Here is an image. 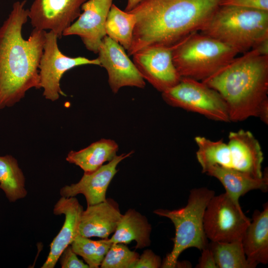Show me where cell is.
Listing matches in <instances>:
<instances>
[{
	"label": "cell",
	"mask_w": 268,
	"mask_h": 268,
	"mask_svg": "<svg viewBox=\"0 0 268 268\" xmlns=\"http://www.w3.org/2000/svg\"><path fill=\"white\" fill-rule=\"evenodd\" d=\"M122 216L118 204L110 198L87 205L81 214L78 234L89 238L108 239L115 232Z\"/></svg>",
	"instance_id": "17"
},
{
	"label": "cell",
	"mask_w": 268,
	"mask_h": 268,
	"mask_svg": "<svg viewBox=\"0 0 268 268\" xmlns=\"http://www.w3.org/2000/svg\"><path fill=\"white\" fill-rule=\"evenodd\" d=\"M251 220L226 193L215 195L204 213V231L211 242L242 240Z\"/></svg>",
	"instance_id": "8"
},
{
	"label": "cell",
	"mask_w": 268,
	"mask_h": 268,
	"mask_svg": "<svg viewBox=\"0 0 268 268\" xmlns=\"http://www.w3.org/2000/svg\"><path fill=\"white\" fill-rule=\"evenodd\" d=\"M203 173L216 178L222 184L226 193L238 205L240 198L247 193L260 190L267 192L268 190V170L265 169L263 177L254 178L242 172L218 165L207 168Z\"/></svg>",
	"instance_id": "19"
},
{
	"label": "cell",
	"mask_w": 268,
	"mask_h": 268,
	"mask_svg": "<svg viewBox=\"0 0 268 268\" xmlns=\"http://www.w3.org/2000/svg\"><path fill=\"white\" fill-rule=\"evenodd\" d=\"M217 268H253L248 263L241 240L208 244Z\"/></svg>",
	"instance_id": "25"
},
{
	"label": "cell",
	"mask_w": 268,
	"mask_h": 268,
	"mask_svg": "<svg viewBox=\"0 0 268 268\" xmlns=\"http://www.w3.org/2000/svg\"><path fill=\"white\" fill-rule=\"evenodd\" d=\"M232 169L254 178L263 177L264 155L258 139L249 131L230 132L228 135Z\"/></svg>",
	"instance_id": "15"
},
{
	"label": "cell",
	"mask_w": 268,
	"mask_h": 268,
	"mask_svg": "<svg viewBox=\"0 0 268 268\" xmlns=\"http://www.w3.org/2000/svg\"><path fill=\"white\" fill-rule=\"evenodd\" d=\"M195 140L198 147L196 157L202 173L214 165L232 169L229 148L223 139L213 141L204 136H197Z\"/></svg>",
	"instance_id": "24"
},
{
	"label": "cell",
	"mask_w": 268,
	"mask_h": 268,
	"mask_svg": "<svg viewBox=\"0 0 268 268\" xmlns=\"http://www.w3.org/2000/svg\"><path fill=\"white\" fill-rule=\"evenodd\" d=\"M223 0H142L129 11L135 17L129 56L150 47L175 45L200 31Z\"/></svg>",
	"instance_id": "2"
},
{
	"label": "cell",
	"mask_w": 268,
	"mask_h": 268,
	"mask_svg": "<svg viewBox=\"0 0 268 268\" xmlns=\"http://www.w3.org/2000/svg\"><path fill=\"white\" fill-rule=\"evenodd\" d=\"M108 239L95 241L78 234L70 245L74 252L83 258L89 268H97L112 244Z\"/></svg>",
	"instance_id": "26"
},
{
	"label": "cell",
	"mask_w": 268,
	"mask_h": 268,
	"mask_svg": "<svg viewBox=\"0 0 268 268\" xmlns=\"http://www.w3.org/2000/svg\"><path fill=\"white\" fill-rule=\"evenodd\" d=\"M59 260L62 268H89L87 264L78 258L71 245L64 250Z\"/></svg>",
	"instance_id": "28"
},
{
	"label": "cell",
	"mask_w": 268,
	"mask_h": 268,
	"mask_svg": "<svg viewBox=\"0 0 268 268\" xmlns=\"http://www.w3.org/2000/svg\"><path fill=\"white\" fill-rule=\"evenodd\" d=\"M201 251V255L196 267L197 268H217L214 256L208 246Z\"/></svg>",
	"instance_id": "31"
},
{
	"label": "cell",
	"mask_w": 268,
	"mask_h": 268,
	"mask_svg": "<svg viewBox=\"0 0 268 268\" xmlns=\"http://www.w3.org/2000/svg\"><path fill=\"white\" fill-rule=\"evenodd\" d=\"M26 3L15 2L0 26V110L14 106L30 89L41 88L38 67L45 31L34 29L24 39L22 27L28 18Z\"/></svg>",
	"instance_id": "1"
},
{
	"label": "cell",
	"mask_w": 268,
	"mask_h": 268,
	"mask_svg": "<svg viewBox=\"0 0 268 268\" xmlns=\"http://www.w3.org/2000/svg\"><path fill=\"white\" fill-rule=\"evenodd\" d=\"M214 195V191L206 187L194 189L190 191L187 204L184 207L154 211L156 214L170 219L175 228L173 248L164 258L161 268H176L180 254L188 248L193 247L201 251L208 246L203 219L207 205Z\"/></svg>",
	"instance_id": "6"
},
{
	"label": "cell",
	"mask_w": 268,
	"mask_h": 268,
	"mask_svg": "<svg viewBox=\"0 0 268 268\" xmlns=\"http://www.w3.org/2000/svg\"><path fill=\"white\" fill-rule=\"evenodd\" d=\"M221 5L268 11V0H223Z\"/></svg>",
	"instance_id": "30"
},
{
	"label": "cell",
	"mask_w": 268,
	"mask_h": 268,
	"mask_svg": "<svg viewBox=\"0 0 268 268\" xmlns=\"http://www.w3.org/2000/svg\"><path fill=\"white\" fill-rule=\"evenodd\" d=\"M238 53L214 38L195 32L175 45L172 58L181 77L202 81L225 66Z\"/></svg>",
	"instance_id": "5"
},
{
	"label": "cell",
	"mask_w": 268,
	"mask_h": 268,
	"mask_svg": "<svg viewBox=\"0 0 268 268\" xmlns=\"http://www.w3.org/2000/svg\"><path fill=\"white\" fill-rule=\"evenodd\" d=\"M112 2L113 0H87L81 6L82 13L63 36H79L88 50L97 54L106 36L105 24Z\"/></svg>",
	"instance_id": "13"
},
{
	"label": "cell",
	"mask_w": 268,
	"mask_h": 268,
	"mask_svg": "<svg viewBox=\"0 0 268 268\" xmlns=\"http://www.w3.org/2000/svg\"><path fill=\"white\" fill-rule=\"evenodd\" d=\"M138 253L131 251L123 243H112L101 265L102 268H132L139 258Z\"/></svg>",
	"instance_id": "27"
},
{
	"label": "cell",
	"mask_w": 268,
	"mask_h": 268,
	"mask_svg": "<svg viewBox=\"0 0 268 268\" xmlns=\"http://www.w3.org/2000/svg\"><path fill=\"white\" fill-rule=\"evenodd\" d=\"M58 36L52 31L45 32V41L38 69L40 87L43 95L51 101L57 100L61 95L65 96L60 87L64 74L76 67L93 65L100 66L97 58L70 57L64 55L58 45Z\"/></svg>",
	"instance_id": "9"
},
{
	"label": "cell",
	"mask_w": 268,
	"mask_h": 268,
	"mask_svg": "<svg viewBox=\"0 0 268 268\" xmlns=\"http://www.w3.org/2000/svg\"><path fill=\"white\" fill-rule=\"evenodd\" d=\"M162 97L171 106L198 113L214 121L230 122L224 99L216 90L201 81L181 77L178 84L162 92Z\"/></svg>",
	"instance_id": "7"
},
{
	"label": "cell",
	"mask_w": 268,
	"mask_h": 268,
	"mask_svg": "<svg viewBox=\"0 0 268 268\" xmlns=\"http://www.w3.org/2000/svg\"><path fill=\"white\" fill-rule=\"evenodd\" d=\"M118 149L114 140L102 138L78 151H70L66 160L79 167L84 173H90L113 159Z\"/></svg>",
	"instance_id": "21"
},
{
	"label": "cell",
	"mask_w": 268,
	"mask_h": 268,
	"mask_svg": "<svg viewBox=\"0 0 268 268\" xmlns=\"http://www.w3.org/2000/svg\"><path fill=\"white\" fill-rule=\"evenodd\" d=\"M135 23L136 19L133 13L112 4L105 24L106 35L128 51L132 44Z\"/></svg>",
	"instance_id": "23"
},
{
	"label": "cell",
	"mask_w": 268,
	"mask_h": 268,
	"mask_svg": "<svg viewBox=\"0 0 268 268\" xmlns=\"http://www.w3.org/2000/svg\"><path fill=\"white\" fill-rule=\"evenodd\" d=\"M200 31L246 52L268 38V11L221 5Z\"/></svg>",
	"instance_id": "4"
},
{
	"label": "cell",
	"mask_w": 268,
	"mask_h": 268,
	"mask_svg": "<svg viewBox=\"0 0 268 268\" xmlns=\"http://www.w3.org/2000/svg\"><path fill=\"white\" fill-rule=\"evenodd\" d=\"M161 264L159 256L151 250H146L139 256L132 268H158Z\"/></svg>",
	"instance_id": "29"
},
{
	"label": "cell",
	"mask_w": 268,
	"mask_h": 268,
	"mask_svg": "<svg viewBox=\"0 0 268 268\" xmlns=\"http://www.w3.org/2000/svg\"><path fill=\"white\" fill-rule=\"evenodd\" d=\"M133 153V151H131L116 155L108 163L102 165L95 171L84 173L77 183L62 188L60 195L62 197L68 198L82 194L86 199L87 205L105 201L108 187L118 171L117 165Z\"/></svg>",
	"instance_id": "14"
},
{
	"label": "cell",
	"mask_w": 268,
	"mask_h": 268,
	"mask_svg": "<svg viewBox=\"0 0 268 268\" xmlns=\"http://www.w3.org/2000/svg\"><path fill=\"white\" fill-rule=\"evenodd\" d=\"M257 117L265 124H268V99L264 100L261 105L258 113Z\"/></svg>",
	"instance_id": "32"
},
{
	"label": "cell",
	"mask_w": 268,
	"mask_h": 268,
	"mask_svg": "<svg viewBox=\"0 0 268 268\" xmlns=\"http://www.w3.org/2000/svg\"><path fill=\"white\" fill-rule=\"evenodd\" d=\"M248 263L255 268L258 264L268 262V204L261 211L255 210L252 219L242 239Z\"/></svg>",
	"instance_id": "18"
},
{
	"label": "cell",
	"mask_w": 268,
	"mask_h": 268,
	"mask_svg": "<svg viewBox=\"0 0 268 268\" xmlns=\"http://www.w3.org/2000/svg\"><path fill=\"white\" fill-rule=\"evenodd\" d=\"M142 0H128L125 11L129 12L134 8Z\"/></svg>",
	"instance_id": "34"
},
{
	"label": "cell",
	"mask_w": 268,
	"mask_h": 268,
	"mask_svg": "<svg viewBox=\"0 0 268 268\" xmlns=\"http://www.w3.org/2000/svg\"><path fill=\"white\" fill-rule=\"evenodd\" d=\"M0 189L10 202L23 199L27 194L23 173L11 155H0Z\"/></svg>",
	"instance_id": "22"
},
{
	"label": "cell",
	"mask_w": 268,
	"mask_h": 268,
	"mask_svg": "<svg viewBox=\"0 0 268 268\" xmlns=\"http://www.w3.org/2000/svg\"><path fill=\"white\" fill-rule=\"evenodd\" d=\"M82 206L74 197H62L55 204L53 213L55 215L64 214L63 227L50 245V250L42 268H54L64 250L74 240L78 234V228Z\"/></svg>",
	"instance_id": "16"
},
{
	"label": "cell",
	"mask_w": 268,
	"mask_h": 268,
	"mask_svg": "<svg viewBox=\"0 0 268 268\" xmlns=\"http://www.w3.org/2000/svg\"><path fill=\"white\" fill-rule=\"evenodd\" d=\"M174 46L147 47L133 55V62L144 80L161 93L176 85L181 78L173 61Z\"/></svg>",
	"instance_id": "10"
},
{
	"label": "cell",
	"mask_w": 268,
	"mask_h": 268,
	"mask_svg": "<svg viewBox=\"0 0 268 268\" xmlns=\"http://www.w3.org/2000/svg\"><path fill=\"white\" fill-rule=\"evenodd\" d=\"M253 49L257 50L262 55L268 56V38L260 42Z\"/></svg>",
	"instance_id": "33"
},
{
	"label": "cell",
	"mask_w": 268,
	"mask_h": 268,
	"mask_svg": "<svg viewBox=\"0 0 268 268\" xmlns=\"http://www.w3.org/2000/svg\"><path fill=\"white\" fill-rule=\"evenodd\" d=\"M202 82L224 99L230 122L257 117L261 105L268 99V56L252 49Z\"/></svg>",
	"instance_id": "3"
},
{
	"label": "cell",
	"mask_w": 268,
	"mask_h": 268,
	"mask_svg": "<svg viewBox=\"0 0 268 268\" xmlns=\"http://www.w3.org/2000/svg\"><path fill=\"white\" fill-rule=\"evenodd\" d=\"M125 50L106 35L97 53L100 66L107 71L108 83L114 93L125 86L143 88L145 86V80Z\"/></svg>",
	"instance_id": "11"
},
{
	"label": "cell",
	"mask_w": 268,
	"mask_h": 268,
	"mask_svg": "<svg viewBox=\"0 0 268 268\" xmlns=\"http://www.w3.org/2000/svg\"><path fill=\"white\" fill-rule=\"evenodd\" d=\"M151 227L146 218L134 209H129L121 218L111 238V243L127 244L136 242V248L142 249L150 244Z\"/></svg>",
	"instance_id": "20"
},
{
	"label": "cell",
	"mask_w": 268,
	"mask_h": 268,
	"mask_svg": "<svg viewBox=\"0 0 268 268\" xmlns=\"http://www.w3.org/2000/svg\"><path fill=\"white\" fill-rule=\"evenodd\" d=\"M87 0H34L28 9V18L34 29L49 30L60 39L80 16L81 6Z\"/></svg>",
	"instance_id": "12"
}]
</instances>
